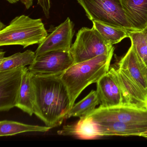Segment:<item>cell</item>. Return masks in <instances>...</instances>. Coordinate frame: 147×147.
<instances>
[{"instance_id":"obj_1","label":"cell","mask_w":147,"mask_h":147,"mask_svg":"<svg viewBox=\"0 0 147 147\" xmlns=\"http://www.w3.org/2000/svg\"><path fill=\"white\" fill-rule=\"evenodd\" d=\"M32 82L35 92L34 114L51 129L60 126L71 108L69 94L61 76L32 74Z\"/></svg>"},{"instance_id":"obj_2","label":"cell","mask_w":147,"mask_h":147,"mask_svg":"<svg viewBox=\"0 0 147 147\" xmlns=\"http://www.w3.org/2000/svg\"><path fill=\"white\" fill-rule=\"evenodd\" d=\"M113 51L98 56L88 61L74 63L61 75L67 89L71 107L88 86L96 83L109 71Z\"/></svg>"},{"instance_id":"obj_3","label":"cell","mask_w":147,"mask_h":147,"mask_svg":"<svg viewBox=\"0 0 147 147\" xmlns=\"http://www.w3.org/2000/svg\"><path fill=\"white\" fill-rule=\"evenodd\" d=\"M48 34L41 19L24 15L18 16L0 30V46L19 45L24 49L40 44Z\"/></svg>"},{"instance_id":"obj_4","label":"cell","mask_w":147,"mask_h":147,"mask_svg":"<svg viewBox=\"0 0 147 147\" xmlns=\"http://www.w3.org/2000/svg\"><path fill=\"white\" fill-rule=\"evenodd\" d=\"M92 22H98L133 31L120 0H76Z\"/></svg>"},{"instance_id":"obj_5","label":"cell","mask_w":147,"mask_h":147,"mask_svg":"<svg viewBox=\"0 0 147 147\" xmlns=\"http://www.w3.org/2000/svg\"><path fill=\"white\" fill-rule=\"evenodd\" d=\"M114 50L113 45L92 26V28L82 27L78 31L69 52L76 63L101 55H108Z\"/></svg>"},{"instance_id":"obj_6","label":"cell","mask_w":147,"mask_h":147,"mask_svg":"<svg viewBox=\"0 0 147 147\" xmlns=\"http://www.w3.org/2000/svg\"><path fill=\"white\" fill-rule=\"evenodd\" d=\"M86 115L97 123L147 122V109L127 105L107 107L100 105Z\"/></svg>"},{"instance_id":"obj_7","label":"cell","mask_w":147,"mask_h":147,"mask_svg":"<svg viewBox=\"0 0 147 147\" xmlns=\"http://www.w3.org/2000/svg\"><path fill=\"white\" fill-rule=\"evenodd\" d=\"M74 63L69 51H52L36 57L28 69L36 76H61Z\"/></svg>"},{"instance_id":"obj_8","label":"cell","mask_w":147,"mask_h":147,"mask_svg":"<svg viewBox=\"0 0 147 147\" xmlns=\"http://www.w3.org/2000/svg\"><path fill=\"white\" fill-rule=\"evenodd\" d=\"M74 24L69 18L53 28L36 50V57L52 51H69L74 36Z\"/></svg>"},{"instance_id":"obj_9","label":"cell","mask_w":147,"mask_h":147,"mask_svg":"<svg viewBox=\"0 0 147 147\" xmlns=\"http://www.w3.org/2000/svg\"><path fill=\"white\" fill-rule=\"evenodd\" d=\"M25 67L0 72V111L16 107Z\"/></svg>"},{"instance_id":"obj_10","label":"cell","mask_w":147,"mask_h":147,"mask_svg":"<svg viewBox=\"0 0 147 147\" xmlns=\"http://www.w3.org/2000/svg\"><path fill=\"white\" fill-rule=\"evenodd\" d=\"M118 66L130 76L147 97V67L132 43Z\"/></svg>"},{"instance_id":"obj_11","label":"cell","mask_w":147,"mask_h":147,"mask_svg":"<svg viewBox=\"0 0 147 147\" xmlns=\"http://www.w3.org/2000/svg\"><path fill=\"white\" fill-rule=\"evenodd\" d=\"M121 88L123 105L147 109V97L130 76L121 69L113 67Z\"/></svg>"},{"instance_id":"obj_12","label":"cell","mask_w":147,"mask_h":147,"mask_svg":"<svg viewBox=\"0 0 147 147\" xmlns=\"http://www.w3.org/2000/svg\"><path fill=\"white\" fill-rule=\"evenodd\" d=\"M96 83L100 106L107 107L123 105L121 88L113 67Z\"/></svg>"},{"instance_id":"obj_13","label":"cell","mask_w":147,"mask_h":147,"mask_svg":"<svg viewBox=\"0 0 147 147\" xmlns=\"http://www.w3.org/2000/svg\"><path fill=\"white\" fill-rule=\"evenodd\" d=\"M94 121L98 125L100 137L105 136H139L142 133L147 131V122L124 123L111 122L97 123Z\"/></svg>"},{"instance_id":"obj_14","label":"cell","mask_w":147,"mask_h":147,"mask_svg":"<svg viewBox=\"0 0 147 147\" xmlns=\"http://www.w3.org/2000/svg\"><path fill=\"white\" fill-rule=\"evenodd\" d=\"M133 31H142L147 25V0H120Z\"/></svg>"},{"instance_id":"obj_15","label":"cell","mask_w":147,"mask_h":147,"mask_svg":"<svg viewBox=\"0 0 147 147\" xmlns=\"http://www.w3.org/2000/svg\"><path fill=\"white\" fill-rule=\"evenodd\" d=\"M34 102L35 92L32 84V74L26 67L23 75L16 107L32 116L34 114Z\"/></svg>"},{"instance_id":"obj_16","label":"cell","mask_w":147,"mask_h":147,"mask_svg":"<svg viewBox=\"0 0 147 147\" xmlns=\"http://www.w3.org/2000/svg\"><path fill=\"white\" fill-rule=\"evenodd\" d=\"M50 129L47 126L32 125L16 121L4 120L0 122V136H12L27 132H46Z\"/></svg>"},{"instance_id":"obj_17","label":"cell","mask_w":147,"mask_h":147,"mask_svg":"<svg viewBox=\"0 0 147 147\" xmlns=\"http://www.w3.org/2000/svg\"><path fill=\"white\" fill-rule=\"evenodd\" d=\"M36 58L35 52L29 50L3 57L0 59V72L30 66L34 62Z\"/></svg>"},{"instance_id":"obj_18","label":"cell","mask_w":147,"mask_h":147,"mask_svg":"<svg viewBox=\"0 0 147 147\" xmlns=\"http://www.w3.org/2000/svg\"><path fill=\"white\" fill-rule=\"evenodd\" d=\"M100 104L97 91L92 90L80 101L74 105L67 115V119L71 117H81L88 114Z\"/></svg>"},{"instance_id":"obj_19","label":"cell","mask_w":147,"mask_h":147,"mask_svg":"<svg viewBox=\"0 0 147 147\" xmlns=\"http://www.w3.org/2000/svg\"><path fill=\"white\" fill-rule=\"evenodd\" d=\"M94 27L102 36L112 45L119 43L129 38V31L124 28L115 27L98 22H92Z\"/></svg>"},{"instance_id":"obj_20","label":"cell","mask_w":147,"mask_h":147,"mask_svg":"<svg viewBox=\"0 0 147 147\" xmlns=\"http://www.w3.org/2000/svg\"><path fill=\"white\" fill-rule=\"evenodd\" d=\"M129 38L135 46L147 68V42L142 31H129Z\"/></svg>"},{"instance_id":"obj_21","label":"cell","mask_w":147,"mask_h":147,"mask_svg":"<svg viewBox=\"0 0 147 147\" xmlns=\"http://www.w3.org/2000/svg\"><path fill=\"white\" fill-rule=\"evenodd\" d=\"M38 4L42 9L45 15L47 18H49L51 9V0H37Z\"/></svg>"},{"instance_id":"obj_22","label":"cell","mask_w":147,"mask_h":147,"mask_svg":"<svg viewBox=\"0 0 147 147\" xmlns=\"http://www.w3.org/2000/svg\"><path fill=\"white\" fill-rule=\"evenodd\" d=\"M10 4H15L20 1L27 9H30L33 4V0H6Z\"/></svg>"},{"instance_id":"obj_23","label":"cell","mask_w":147,"mask_h":147,"mask_svg":"<svg viewBox=\"0 0 147 147\" xmlns=\"http://www.w3.org/2000/svg\"><path fill=\"white\" fill-rule=\"evenodd\" d=\"M142 32L144 34L145 39H146V41H147V26L145 27V28H144L143 30H142Z\"/></svg>"},{"instance_id":"obj_24","label":"cell","mask_w":147,"mask_h":147,"mask_svg":"<svg viewBox=\"0 0 147 147\" xmlns=\"http://www.w3.org/2000/svg\"><path fill=\"white\" fill-rule=\"evenodd\" d=\"M139 136L147 138V131H146V132H144V133H142Z\"/></svg>"},{"instance_id":"obj_25","label":"cell","mask_w":147,"mask_h":147,"mask_svg":"<svg viewBox=\"0 0 147 147\" xmlns=\"http://www.w3.org/2000/svg\"><path fill=\"white\" fill-rule=\"evenodd\" d=\"M5 52L2 51H1V52H0V59H1V58L4 57V55H5Z\"/></svg>"},{"instance_id":"obj_26","label":"cell","mask_w":147,"mask_h":147,"mask_svg":"<svg viewBox=\"0 0 147 147\" xmlns=\"http://www.w3.org/2000/svg\"><path fill=\"white\" fill-rule=\"evenodd\" d=\"M4 24H2V22H1V26H0V28H1V30H1L2 29H4L5 27H6L4 25Z\"/></svg>"}]
</instances>
